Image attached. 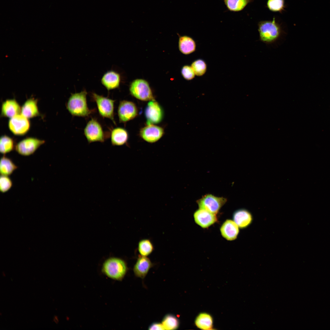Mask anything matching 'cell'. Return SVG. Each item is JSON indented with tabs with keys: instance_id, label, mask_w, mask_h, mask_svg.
Here are the masks:
<instances>
[{
	"instance_id": "28",
	"label": "cell",
	"mask_w": 330,
	"mask_h": 330,
	"mask_svg": "<svg viewBox=\"0 0 330 330\" xmlns=\"http://www.w3.org/2000/svg\"><path fill=\"white\" fill-rule=\"evenodd\" d=\"M267 6L270 11L281 13L285 8L284 0H268Z\"/></svg>"
},
{
	"instance_id": "26",
	"label": "cell",
	"mask_w": 330,
	"mask_h": 330,
	"mask_svg": "<svg viewBox=\"0 0 330 330\" xmlns=\"http://www.w3.org/2000/svg\"><path fill=\"white\" fill-rule=\"evenodd\" d=\"M14 142L11 138L4 135L1 136L0 139V152L5 154L15 149Z\"/></svg>"
},
{
	"instance_id": "32",
	"label": "cell",
	"mask_w": 330,
	"mask_h": 330,
	"mask_svg": "<svg viewBox=\"0 0 330 330\" xmlns=\"http://www.w3.org/2000/svg\"><path fill=\"white\" fill-rule=\"evenodd\" d=\"M149 330H165L162 324L160 323H155L152 324L149 327Z\"/></svg>"
},
{
	"instance_id": "22",
	"label": "cell",
	"mask_w": 330,
	"mask_h": 330,
	"mask_svg": "<svg viewBox=\"0 0 330 330\" xmlns=\"http://www.w3.org/2000/svg\"><path fill=\"white\" fill-rule=\"evenodd\" d=\"M195 323L196 326L201 329L209 330L213 329L212 317L208 313L200 314L196 318Z\"/></svg>"
},
{
	"instance_id": "15",
	"label": "cell",
	"mask_w": 330,
	"mask_h": 330,
	"mask_svg": "<svg viewBox=\"0 0 330 330\" xmlns=\"http://www.w3.org/2000/svg\"><path fill=\"white\" fill-rule=\"evenodd\" d=\"M239 228L233 220L227 219L221 226L220 231L223 237L228 240L232 241L237 238L239 232Z\"/></svg>"
},
{
	"instance_id": "9",
	"label": "cell",
	"mask_w": 330,
	"mask_h": 330,
	"mask_svg": "<svg viewBox=\"0 0 330 330\" xmlns=\"http://www.w3.org/2000/svg\"><path fill=\"white\" fill-rule=\"evenodd\" d=\"M8 127L10 130L14 134L22 135L28 131L30 124L28 119L20 113L10 118L8 122Z\"/></svg>"
},
{
	"instance_id": "2",
	"label": "cell",
	"mask_w": 330,
	"mask_h": 330,
	"mask_svg": "<svg viewBox=\"0 0 330 330\" xmlns=\"http://www.w3.org/2000/svg\"><path fill=\"white\" fill-rule=\"evenodd\" d=\"M258 31L260 40L267 44L276 41L282 32L281 28L274 18L272 20L260 21L258 24Z\"/></svg>"
},
{
	"instance_id": "13",
	"label": "cell",
	"mask_w": 330,
	"mask_h": 330,
	"mask_svg": "<svg viewBox=\"0 0 330 330\" xmlns=\"http://www.w3.org/2000/svg\"><path fill=\"white\" fill-rule=\"evenodd\" d=\"M164 133L163 128L160 127L150 124L143 128L140 130L141 138L146 141L155 142L159 140Z\"/></svg>"
},
{
	"instance_id": "14",
	"label": "cell",
	"mask_w": 330,
	"mask_h": 330,
	"mask_svg": "<svg viewBox=\"0 0 330 330\" xmlns=\"http://www.w3.org/2000/svg\"><path fill=\"white\" fill-rule=\"evenodd\" d=\"M120 82L119 74L113 70L106 72L101 79V83L108 91L118 88Z\"/></svg>"
},
{
	"instance_id": "3",
	"label": "cell",
	"mask_w": 330,
	"mask_h": 330,
	"mask_svg": "<svg viewBox=\"0 0 330 330\" xmlns=\"http://www.w3.org/2000/svg\"><path fill=\"white\" fill-rule=\"evenodd\" d=\"M127 271V266L123 260L112 258L107 260L102 267L103 272L109 277L115 280H121Z\"/></svg>"
},
{
	"instance_id": "24",
	"label": "cell",
	"mask_w": 330,
	"mask_h": 330,
	"mask_svg": "<svg viewBox=\"0 0 330 330\" xmlns=\"http://www.w3.org/2000/svg\"><path fill=\"white\" fill-rule=\"evenodd\" d=\"M252 0H223L227 10L231 12H238L244 9Z\"/></svg>"
},
{
	"instance_id": "20",
	"label": "cell",
	"mask_w": 330,
	"mask_h": 330,
	"mask_svg": "<svg viewBox=\"0 0 330 330\" xmlns=\"http://www.w3.org/2000/svg\"><path fill=\"white\" fill-rule=\"evenodd\" d=\"M110 137L112 145L120 146L126 143L128 136V133L125 129L121 127H116L112 130Z\"/></svg>"
},
{
	"instance_id": "5",
	"label": "cell",
	"mask_w": 330,
	"mask_h": 330,
	"mask_svg": "<svg viewBox=\"0 0 330 330\" xmlns=\"http://www.w3.org/2000/svg\"><path fill=\"white\" fill-rule=\"evenodd\" d=\"M131 94L136 98L143 101L154 100L152 90L148 82L142 79L134 80L130 86Z\"/></svg>"
},
{
	"instance_id": "1",
	"label": "cell",
	"mask_w": 330,
	"mask_h": 330,
	"mask_svg": "<svg viewBox=\"0 0 330 330\" xmlns=\"http://www.w3.org/2000/svg\"><path fill=\"white\" fill-rule=\"evenodd\" d=\"M87 93L84 90L80 92L71 94L66 104L69 112L73 116L81 117L89 116L94 112L87 105Z\"/></svg>"
},
{
	"instance_id": "23",
	"label": "cell",
	"mask_w": 330,
	"mask_h": 330,
	"mask_svg": "<svg viewBox=\"0 0 330 330\" xmlns=\"http://www.w3.org/2000/svg\"><path fill=\"white\" fill-rule=\"evenodd\" d=\"M18 167L12 160L4 155L1 159L0 173L1 175L8 176Z\"/></svg>"
},
{
	"instance_id": "17",
	"label": "cell",
	"mask_w": 330,
	"mask_h": 330,
	"mask_svg": "<svg viewBox=\"0 0 330 330\" xmlns=\"http://www.w3.org/2000/svg\"><path fill=\"white\" fill-rule=\"evenodd\" d=\"M152 265L150 260L147 256H140L134 267V273L136 276L143 278Z\"/></svg>"
},
{
	"instance_id": "11",
	"label": "cell",
	"mask_w": 330,
	"mask_h": 330,
	"mask_svg": "<svg viewBox=\"0 0 330 330\" xmlns=\"http://www.w3.org/2000/svg\"><path fill=\"white\" fill-rule=\"evenodd\" d=\"M147 125L160 123L162 119L163 113L159 104L154 100L150 101L145 110Z\"/></svg>"
},
{
	"instance_id": "27",
	"label": "cell",
	"mask_w": 330,
	"mask_h": 330,
	"mask_svg": "<svg viewBox=\"0 0 330 330\" xmlns=\"http://www.w3.org/2000/svg\"><path fill=\"white\" fill-rule=\"evenodd\" d=\"M162 324L165 330L176 329L179 326L178 319L174 316L170 314L164 317Z\"/></svg>"
},
{
	"instance_id": "12",
	"label": "cell",
	"mask_w": 330,
	"mask_h": 330,
	"mask_svg": "<svg viewBox=\"0 0 330 330\" xmlns=\"http://www.w3.org/2000/svg\"><path fill=\"white\" fill-rule=\"evenodd\" d=\"M196 224L203 228H207L217 221L216 215L204 209L199 208L194 213Z\"/></svg>"
},
{
	"instance_id": "10",
	"label": "cell",
	"mask_w": 330,
	"mask_h": 330,
	"mask_svg": "<svg viewBox=\"0 0 330 330\" xmlns=\"http://www.w3.org/2000/svg\"><path fill=\"white\" fill-rule=\"evenodd\" d=\"M138 110L133 102L123 100L120 101L118 108V115L120 122L125 123L134 118Z\"/></svg>"
},
{
	"instance_id": "25",
	"label": "cell",
	"mask_w": 330,
	"mask_h": 330,
	"mask_svg": "<svg viewBox=\"0 0 330 330\" xmlns=\"http://www.w3.org/2000/svg\"><path fill=\"white\" fill-rule=\"evenodd\" d=\"M154 249L153 245L149 239H142L138 242V250L141 256H147L152 253Z\"/></svg>"
},
{
	"instance_id": "8",
	"label": "cell",
	"mask_w": 330,
	"mask_h": 330,
	"mask_svg": "<svg viewBox=\"0 0 330 330\" xmlns=\"http://www.w3.org/2000/svg\"><path fill=\"white\" fill-rule=\"evenodd\" d=\"M45 141L34 138H28L19 142L15 145V149L20 154L28 156L33 154Z\"/></svg>"
},
{
	"instance_id": "4",
	"label": "cell",
	"mask_w": 330,
	"mask_h": 330,
	"mask_svg": "<svg viewBox=\"0 0 330 330\" xmlns=\"http://www.w3.org/2000/svg\"><path fill=\"white\" fill-rule=\"evenodd\" d=\"M91 97L97 104L100 115L103 118L110 119L116 124L114 119L115 101L94 93H91Z\"/></svg>"
},
{
	"instance_id": "30",
	"label": "cell",
	"mask_w": 330,
	"mask_h": 330,
	"mask_svg": "<svg viewBox=\"0 0 330 330\" xmlns=\"http://www.w3.org/2000/svg\"><path fill=\"white\" fill-rule=\"evenodd\" d=\"M12 185V181L8 176L1 175L0 178V190L2 193L8 191Z\"/></svg>"
},
{
	"instance_id": "6",
	"label": "cell",
	"mask_w": 330,
	"mask_h": 330,
	"mask_svg": "<svg viewBox=\"0 0 330 330\" xmlns=\"http://www.w3.org/2000/svg\"><path fill=\"white\" fill-rule=\"evenodd\" d=\"M226 198L207 194L196 201L199 208L216 215L227 202Z\"/></svg>"
},
{
	"instance_id": "7",
	"label": "cell",
	"mask_w": 330,
	"mask_h": 330,
	"mask_svg": "<svg viewBox=\"0 0 330 330\" xmlns=\"http://www.w3.org/2000/svg\"><path fill=\"white\" fill-rule=\"evenodd\" d=\"M84 134L89 143L95 142H103L106 139L105 133L99 122L92 118L87 123L84 129Z\"/></svg>"
},
{
	"instance_id": "31",
	"label": "cell",
	"mask_w": 330,
	"mask_h": 330,
	"mask_svg": "<svg viewBox=\"0 0 330 330\" xmlns=\"http://www.w3.org/2000/svg\"><path fill=\"white\" fill-rule=\"evenodd\" d=\"M181 73L183 78L187 80L193 79L195 75L191 66L187 65L182 67L181 70Z\"/></svg>"
},
{
	"instance_id": "34",
	"label": "cell",
	"mask_w": 330,
	"mask_h": 330,
	"mask_svg": "<svg viewBox=\"0 0 330 330\" xmlns=\"http://www.w3.org/2000/svg\"><path fill=\"white\" fill-rule=\"evenodd\" d=\"M3 273V276L5 277L6 276L5 274L4 273V272Z\"/></svg>"
},
{
	"instance_id": "18",
	"label": "cell",
	"mask_w": 330,
	"mask_h": 330,
	"mask_svg": "<svg viewBox=\"0 0 330 330\" xmlns=\"http://www.w3.org/2000/svg\"><path fill=\"white\" fill-rule=\"evenodd\" d=\"M233 221L239 228L243 229L247 227L252 222V217L251 213L244 209L238 210L233 214Z\"/></svg>"
},
{
	"instance_id": "19",
	"label": "cell",
	"mask_w": 330,
	"mask_h": 330,
	"mask_svg": "<svg viewBox=\"0 0 330 330\" xmlns=\"http://www.w3.org/2000/svg\"><path fill=\"white\" fill-rule=\"evenodd\" d=\"M37 103L36 99L30 98L27 100L21 108V114L28 119L39 116Z\"/></svg>"
},
{
	"instance_id": "33",
	"label": "cell",
	"mask_w": 330,
	"mask_h": 330,
	"mask_svg": "<svg viewBox=\"0 0 330 330\" xmlns=\"http://www.w3.org/2000/svg\"><path fill=\"white\" fill-rule=\"evenodd\" d=\"M53 321L56 323L57 324L59 322V320L58 317L56 315H55L53 318Z\"/></svg>"
},
{
	"instance_id": "29",
	"label": "cell",
	"mask_w": 330,
	"mask_h": 330,
	"mask_svg": "<svg viewBox=\"0 0 330 330\" xmlns=\"http://www.w3.org/2000/svg\"><path fill=\"white\" fill-rule=\"evenodd\" d=\"M191 66L195 75L197 76H202L206 71V64L201 59H198L193 61L192 64Z\"/></svg>"
},
{
	"instance_id": "21",
	"label": "cell",
	"mask_w": 330,
	"mask_h": 330,
	"mask_svg": "<svg viewBox=\"0 0 330 330\" xmlns=\"http://www.w3.org/2000/svg\"><path fill=\"white\" fill-rule=\"evenodd\" d=\"M180 51L185 54H189L194 52L196 50L195 41L191 37L186 35L180 37L178 42Z\"/></svg>"
},
{
	"instance_id": "16",
	"label": "cell",
	"mask_w": 330,
	"mask_h": 330,
	"mask_svg": "<svg viewBox=\"0 0 330 330\" xmlns=\"http://www.w3.org/2000/svg\"><path fill=\"white\" fill-rule=\"evenodd\" d=\"M21 108L14 99H8L3 102L1 107V115L10 118L21 113Z\"/></svg>"
}]
</instances>
